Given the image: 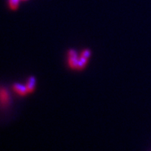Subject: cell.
I'll return each mask as SVG.
<instances>
[{"instance_id":"5b68a950","label":"cell","mask_w":151,"mask_h":151,"mask_svg":"<svg viewBox=\"0 0 151 151\" xmlns=\"http://www.w3.org/2000/svg\"><path fill=\"white\" fill-rule=\"evenodd\" d=\"M87 60L86 58H84V57H82L81 56V58L79 59L78 60V65H77V69H81V68H83V67H85V65H86V62H87Z\"/></svg>"},{"instance_id":"277c9868","label":"cell","mask_w":151,"mask_h":151,"mask_svg":"<svg viewBox=\"0 0 151 151\" xmlns=\"http://www.w3.org/2000/svg\"><path fill=\"white\" fill-rule=\"evenodd\" d=\"M19 4V0H9V4L11 9H14V10L17 9Z\"/></svg>"},{"instance_id":"7a4b0ae2","label":"cell","mask_w":151,"mask_h":151,"mask_svg":"<svg viewBox=\"0 0 151 151\" xmlns=\"http://www.w3.org/2000/svg\"><path fill=\"white\" fill-rule=\"evenodd\" d=\"M13 89H14L17 93H19L20 96H25L27 93H29L26 86L21 85V84H19V83H14V84L13 85Z\"/></svg>"},{"instance_id":"3957f363","label":"cell","mask_w":151,"mask_h":151,"mask_svg":"<svg viewBox=\"0 0 151 151\" xmlns=\"http://www.w3.org/2000/svg\"><path fill=\"white\" fill-rule=\"evenodd\" d=\"M35 78L34 76H30L28 80L27 84H26V87H27V90L29 92H34L35 90Z\"/></svg>"},{"instance_id":"8992f818","label":"cell","mask_w":151,"mask_h":151,"mask_svg":"<svg viewBox=\"0 0 151 151\" xmlns=\"http://www.w3.org/2000/svg\"><path fill=\"white\" fill-rule=\"evenodd\" d=\"M90 55H91V52H90L88 50H85L84 51H82V53H81V56L86 58V59H88V58L90 57Z\"/></svg>"},{"instance_id":"6da1fadb","label":"cell","mask_w":151,"mask_h":151,"mask_svg":"<svg viewBox=\"0 0 151 151\" xmlns=\"http://www.w3.org/2000/svg\"><path fill=\"white\" fill-rule=\"evenodd\" d=\"M78 60H79V59L77 58V54L75 50H69V52H68V62H69V65L71 68H76L77 69Z\"/></svg>"}]
</instances>
